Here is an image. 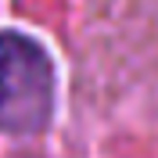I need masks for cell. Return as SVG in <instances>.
Returning a JSON list of instances; mask_svg holds the SVG:
<instances>
[{
    "label": "cell",
    "instance_id": "cell-1",
    "mask_svg": "<svg viewBox=\"0 0 158 158\" xmlns=\"http://www.w3.org/2000/svg\"><path fill=\"white\" fill-rule=\"evenodd\" d=\"M54 104V72L40 43L0 32V129L40 133Z\"/></svg>",
    "mask_w": 158,
    "mask_h": 158
}]
</instances>
